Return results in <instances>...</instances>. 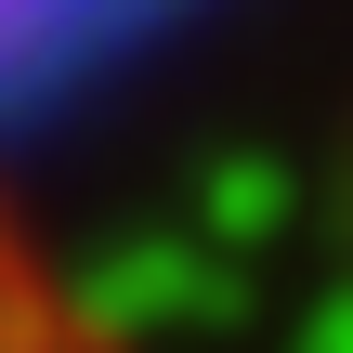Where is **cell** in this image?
I'll list each match as a JSON object with an SVG mask.
<instances>
[{"label":"cell","mask_w":353,"mask_h":353,"mask_svg":"<svg viewBox=\"0 0 353 353\" xmlns=\"http://www.w3.org/2000/svg\"><path fill=\"white\" fill-rule=\"evenodd\" d=\"M0 353H118L105 341V314L79 301V275L0 210Z\"/></svg>","instance_id":"obj_1"}]
</instances>
